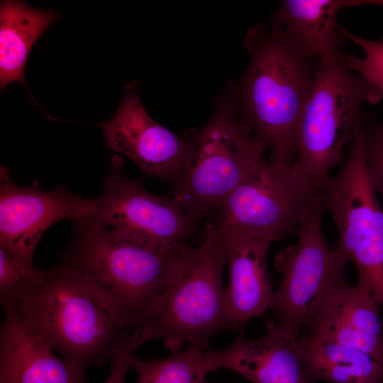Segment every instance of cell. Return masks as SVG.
Masks as SVG:
<instances>
[{"label":"cell","mask_w":383,"mask_h":383,"mask_svg":"<svg viewBox=\"0 0 383 383\" xmlns=\"http://www.w3.org/2000/svg\"><path fill=\"white\" fill-rule=\"evenodd\" d=\"M131 368L137 372V383H209L208 374L216 370L209 350L194 345L160 360H144L135 355Z\"/></svg>","instance_id":"obj_20"},{"label":"cell","mask_w":383,"mask_h":383,"mask_svg":"<svg viewBox=\"0 0 383 383\" xmlns=\"http://www.w3.org/2000/svg\"><path fill=\"white\" fill-rule=\"evenodd\" d=\"M376 193L367 170L362 125L341 171L331 177L325 194L326 211L331 212L338 233L335 249L348 261L359 243L383 230V211Z\"/></svg>","instance_id":"obj_12"},{"label":"cell","mask_w":383,"mask_h":383,"mask_svg":"<svg viewBox=\"0 0 383 383\" xmlns=\"http://www.w3.org/2000/svg\"><path fill=\"white\" fill-rule=\"evenodd\" d=\"M245 44L251 60L233 104L270 152V162L292 166L299 123L314 79L313 59L272 26L251 28Z\"/></svg>","instance_id":"obj_1"},{"label":"cell","mask_w":383,"mask_h":383,"mask_svg":"<svg viewBox=\"0 0 383 383\" xmlns=\"http://www.w3.org/2000/svg\"><path fill=\"white\" fill-rule=\"evenodd\" d=\"M4 310L0 383H87L86 369L57 357L18 309Z\"/></svg>","instance_id":"obj_14"},{"label":"cell","mask_w":383,"mask_h":383,"mask_svg":"<svg viewBox=\"0 0 383 383\" xmlns=\"http://www.w3.org/2000/svg\"><path fill=\"white\" fill-rule=\"evenodd\" d=\"M271 242L238 239L226 243L229 281L225 289L230 320L238 328L270 309L274 293L267 257Z\"/></svg>","instance_id":"obj_16"},{"label":"cell","mask_w":383,"mask_h":383,"mask_svg":"<svg viewBox=\"0 0 383 383\" xmlns=\"http://www.w3.org/2000/svg\"><path fill=\"white\" fill-rule=\"evenodd\" d=\"M343 52L318 60L313 82L298 126V154L292 165L318 190L326 192L331 169L344 160L362 122L364 102L376 104L382 94L347 66Z\"/></svg>","instance_id":"obj_5"},{"label":"cell","mask_w":383,"mask_h":383,"mask_svg":"<svg viewBox=\"0 0 383 383\" xmlns=\"http://www.w3.org/2000/svg\"><path fill=\"white\" fill-rule=\"evenodd\" d=\"M97 209V198L87 199L63 185L41 190L37 179L19 187L7 168H0V247L27 265H33L38 243L52 225L93 217Z\"/></svg>","instance_id":"obj_10"},{"label":"cell","mask_w":383,"mask_h":383,"mask_svg":"<svg viewBox=\"0 0 383 383\" xmlns=\"http://www.w3.org/2000/svg\"><path fill=\"white\" fill-rule=\"evenodd\" d=\"M226 245L210 231L197 247L182 244L169 282L134 328L143 343L160 340L171 353L189 343L208 351L215 335L238 330L226 308Z\"/></svg>","instance_id":"obj_3"},{"label":"cell","mask_w":383,"mask_h":383,"mask_svg":"<svg viewBox=\"0 0 383 383\" xmlns=\"http://www.w3.org/2000/svg\"><path fill=\"white\" fill-rule=\"evenodd\" d=\"M216 370H232L252 383H316L305 364L299 338L286 334L273 320L263 335L247 339L243 331L228 346L209 350Z\"/></svg>","instance_id":"obj_13"},{"label":"cell","mask_w":383,"mask_h":383,"mask_svg":"<svg viewBox=\"0 0 383 383\" xmlns=\"http://www.w3.org/2000/svg\"><path fill=\"white\" fill-rule=\"evenodd\" d=\"M74 232L61 262L134 329L169 282L184 242L156 245L106 228L93 217L74 221Z\"/></svg>","instance_id":"obj_2"},{"label":"cell","mask_w":383,"mask_h":383,"mask_svg":"<svg viewBox=\"0 0 383 383\" xmlns=\"http://www.w3.org/2000/svg\"><path fill=\"white\" fill-rule=\"evenodd\" d=\"M123 168L122 159L114 156L93 218L106 228L156 245H172L190 238L196 221L174 197L149 192L140 182L125 175Z\"/></svg>","instance_id":"obj_9"},{"label":"cell","mask_w":383,"mask_h":383,"mask_svg":"<svg viewBox=\"0 0 383 383\" xmlns=\"http://www.w3.org/2000/svg\"><path fill=\"white\" fill-rule=\"evenodd\" d=\"M139 88V81L128 82L113 116L99 125L106 147L129 157L145 175L174 182L187 159L188 138L178 136L148 113Z\"/></svg>","instance_id":"obj_11"},{"label":"cell","mask_w":383,"mask_h":383,"mask_svg":"<svg viewBox=\"0 0 383 383\" xmlns=\"http://www.w3.org/2000/svg\"><path fill=\"white\" fill-rule=\"evenodd\" d=\"M46 272L38 294L19 311L23 319L62 358L101 367L130 328L74 268L60 262Z\"/></svg>","instance_id":"obj_4"},{"label":"cell","mask_w":383,"mask_h":383,"mask_svg":"<svg viewBox=\"0 0 383 383\" xmlns=\"http://www.w3.org/2000/svg\"><path fill=\"white\" fill-rule=\"evenodd\" d=\"M52 9H36L22 1H1L0 88L21 83L32 101L41 109L26 84L25 68L33 45L46 28L59 18Z\"/></svg>","instance_id":"obj_18"},{"label":"cell","mask_w":383,"mask_h":383,"mask_svg":"<svg viewBox=\"0 0 383 383\" xmlns=\"http://www.w3.org/2000/svg\"><path fill=\"white\" fill-rule=\"evenodd\" d=\"M379 304L370 290L348 282L326 299L308 328V335L361 350L383 362V323Z\"/></svg>","instance_id":"obj_15"},{"label":"cell","mask_w":383,"mask_h":383,"mask_svg":"<svg viewBox=\"0 0 383 383\" xmlns=\"http://www.w3.org/2000/svg\"><path fill=\"white\" fill-rule=\"evenodd\" d=\"M143 344L138 331L133 330L111 353L109 376L104 383H124L137 349Z\"/></svg>","instance_id":"obj_24"},{"label":"cell","mask_w":383,"mask_h":383,"mask_svg":"<svg viewBox=\"0 0 383 383\" xmlns=\"http://www.w3.org/2000/svg\"><path fill=\"white\" fill-rule=\"evenodd\" d=\"M300 341L306 366L316 382L383 383V362L369 354L310 335Z\"/></svg>","instance_id":"obj_19"},{"label":"cell","mask_w":383,"mask_h":383,"mask_svg":"<svg viewBox=\"0 0 383 383\" xmlns=\"http://www.w3.org/2000/svg\"><path fill=\"white\" fill-rule=\"evenodd\" d=\"M364 150L371 181L383 199V123L363 126Z\"/></svg>","instance_id":"obj_23"},{"label":"cell","mask_w":383,"mask_h":383,"mask_svg":"<svg viewBox=\"0 0 383 383\" xmlns=\"http://www.w3.org/2000/svg\"><path fill=\"white\" fill-rule=\"evenodd\" d=\"M46 270L27 265L0 247V302L3 309L20 311L38 294Z\"/></svg>","instance_id":"obj_21"},{"label":"cell","mask_w":383,"mask_h":383,"mask_svg":"<svg viewBox=\"0 0 383 383\" xmlns=\"http://www.w3.org/2000/svg\"><path fill=\"white\" fill-rule=\"evenodd\" d=\"M345 39L352 40L365 53L360 58L351 54L345 55L347 66L374 85L383 95V38L371 40L356 35L339 25Z\"/></svg>","instance_id":"obj_22"},{"label":"cell","mask_w":383,"mask_h":383,"mask_svg":"<svg viewBox=\"0 0 383 383\" xmlns=\"http://www.w3.org/2000/svg\"><path fill=\"white\" fill-rule=\"evenodd\" d=\"M319 207L325 208L324 192L293 166L265 160L229 196L209 231L224 243L238 239L272 243L297 233L304 218Z\"/></svg>","instance_id":"obj_7"},{"label":"cell","mask_w":383,"mask_h":383,"mask_svg":"<svg viewBox=\"0 0 383 383\" xmlns=\"http://www.w3.org/2000/svg\"><path fill=\"white\" fill-rule=\"evenodd\" d=\"M188 141L172 196L197 221L221 211L235 189L266 160L267 150L231 102L218 104L209 122Z\"/></svg>","instance_id":"obj_6"},{"label":"cell","mask_w":383,"mask_h":383,"mask_svg":"<svg viewBox=\"0 0 383 383\" xmlns=\"http://www.w3.org/2000/svg\"><path fill=\"white\" fill-rule=\"evenodd\" d=\"M324 207L312 211L301 223L294 245L274 256L282 279L274 292L270 310L288 335L299 338L329 296L347 283L348 262L327 243L322 228Z\"/></svg>","instance_id":"obj_8"},{"label":"cell","mask_w":383,"mask_h":383,"mask_svg":"<svg viewBox=\"0 0 383 383\" xmlns=\"http://www.w3.org/2000/svg\"><path fill=\"white\" fill-rule=\"evenodd\" d=\"M361 1L286 0L273 15L271 26L292 40L306 55L328 59L343 52L345 38L336 17Z\"/></svg>","instance_id":"obj_17"}]
</instances>
